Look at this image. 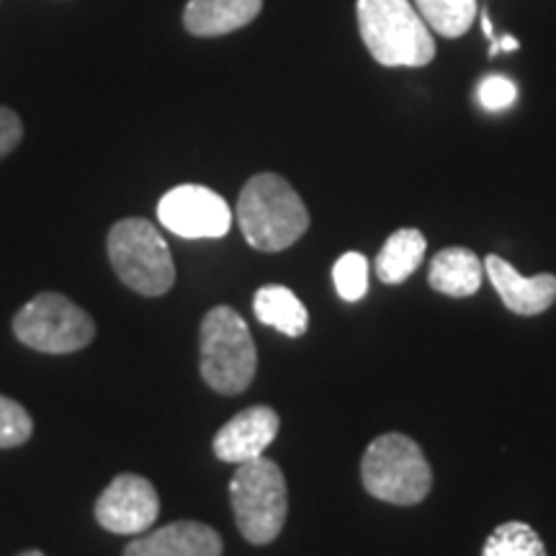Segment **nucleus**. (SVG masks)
<instances>
[{
    "label": "nucleus",
    "instance_id": "obj_16",
    "mask_svg": "<svg viewBox=\"0 0 556 556\" xmlns=\"http://www.w3.org/2000/svg\"><path fill=\"white\" fill-rule=\"evenodd\" d=\"M253 312L258 323L268 325L289 338L304 336L309 328V312L299 302L294 291L281 287V283H268L255 291Z\"/></svg>",
    "mask_w": 556,
    "mask_h": 556
},
{
    "label": "nucleus",
    "instance_id": "obj_9",
    "mask_svg": "<svg viewBox=\"0 0 556 556\" xmlns=\"http://www.w3.org/2000/svg\"><path fill=\"white\" fill-rule=\"evenodd\" d=\"M160 516V497L150 479L119 475L96 500V520L119 536H142Z\"/></svg>",
    "mask_w": 556,
    "mask_h": 556
},
{
    "label": "nucleus",
    "instance_id": "obj_23",
    "mask_svg": "<svg viewBox=\"0 0 556 556\" xmlns=\"http://www.w3.org/2000/svg\"><path fill=\"white\" fill-rule=\"evenodd\" d=\"M482 29L486 37H490V41H495V34H492V21H490V13L482 11Z\"/></svg>",
    "mask_w": 556,
    "mask_h": 556
},
{
    "label": "nucleus",
    "instance_id": "obj_2",
    "mask_svg": "<svg viewBox=\"0 0 556 556\" xmlns=\"http://www.w3.org/2000/svg\"><path fill=\"white\" fill-rule=\"evenodd\" d=\"M356 16L361 39L379 65L426 67L433 62V31L413 0H358Z\"/></svg>",
    "mask_w": 556,
    "mask_h": 556
},
{
    "label": "nucleus",
    "instance_id": "obj_8",
    "mask_svg": "<svg viewBox=\"0 0 556 556\" xmlns=\"http://www.w3.org/2000/svg\"><path fill=\"white\" fill-rule=\"evenodd\" d=\"M157 219L165 229L186 240L225 238L232 227V208L217 191L184 184L160 199Z\"/></svg>",
    "mask_w": 556,
    "mask_h": 556
},
{
    "label": "nucleus",
    "instance_id": "obj_15",
    "mask_svg": "<svg viewBox=\"0 0 556 556\" xmlns=\"http://www.w3.org/2000/svg\"><path fill=\"white\" fill-rule=\"evenodd\" d=\"M426 235L415 227L397 229L389 235V240L381 245L377 261H374V270H377L379 281L397 287L405 283L409 276L420 268L422 258H426Z\"/></svg>",
    "mask_w": 556,
    "mask_h": 556
},
{
    "label": "nucleus",
    "instance_id": "obj_22",
    "mask_svg": "<svg viewBox=\"0 0 556 556\" xmlns=\"http://www.w3.org/2000/svg\"><path fill=\"white\" fill-rule=\"evenodd\" d=\"M21 137H24V124H21L16 111L0 106V160L9 157L18 148Z\"/></svg>",
    "mask_w": 556,
    "mask_h": 556
},
{
    "label": "nucleus",
    "instance_id": "obj_13",
    "mask_svg": "<svg viewBox=\"0 0 556 556\" xmlns=\"http://www.w3.org/2000/svg\"><path fill=\"white\" fill-rule=\"evenodd\" d=\"M261 9L263 0H189L184 24L193 37H225L248 26Z\"/></svg>",
    "mask_w": 556,
    "mask_h": 556
},
{
    "label": "nucleus",
    "instance_id": "obj_4",
    "mask_svg": "<svg viewBox=\"0 0 556 556\" xmlns=\"http://www.w3.org/2000/svg\"><path fill=\"white\" fill-rule=\"evenodd\" d=\"M229 503L242 539L255 546L276 541L289 516V492L281 467L263 456L238 464L229 482Z\"/></svg>",
    "mask_w": 556,
    "mask_h": 556
},
{
    "label": "nucleus",
    "instance_id": "obj_3",
    "mask_svg": "<svg viewBox=\"0 0 556 556\" xmlns=\"http://www.w3.org/2000/svg\"><path fill=\"white\" fill-rule=\"evenodd\" d=\"M201 377L214 392L242 394L253 384L258 351L238 309L214 307L201 323Z\"/></svg>",
    "mask_w": 556,
    "mask_h": 556
},
{
    "label": "nucleus",
    "instance_id": "obj_11",
    "mask_svg": "<svg viewBox=\"0 0 556 556\" xmlns=\"http://www.w3.org/2000/svg\"><path fill=\"white\" fill-rule=\"evenodd\" d=\"M484 274L490 276L492 287H495L500 299H503L505 307L516 312V315H541V312H546L556 302L554 274H539L526 278L495 253L484 258Z\"/></svg>",
    "mask_w": 556,
    "mask_h": 556
},
{
    "label": "nucleus",
    "instance_id": "obj_1",
    "mask_svg": "<svg viewBox=\"0 0 556 556\" xmlns=\"http://www.w3.org/2000/svg\"><path fill=\"white\" fill-rule=\"evenodd\" d=\"M235 217L248 245L263 253H281L309 229V212L287 178L258 173L245 184Z\"/></svg>",
    "mask_w": 556,
    "mask_h": 556
},
{
    "label": "nucleus",
    "instance_id": "obj_24",
    "mask_svg": "<svg viewBox=\"0 0 556 556\" xmlns=\"http://www.w3.org/2000/svg\"><path fill=\"white\" fill-rule=\"evenodd\" d=\"M18 556H47V554H41L39 548H29V552H24V554H18Z\"/></svg>",
    "mask_w": 556,
    "mask_h": 556
},
{
    "label": "nucleus",
    "instance_id": "obj_21",
    "mask_svg": "<svg viewBox=\"0 0 556 556\" xmlns=\"http://www.w3.org/2000/svg\"><path fill=\"white\" fill-rule=\"evenodd\" d=\"M477 99L486 111H505L513 106L518 99V86L505 75H486V78L479 83Z\"/></svg>",
    "mask_w": 556,
    "mask_h": 556
},
{
    "label": "nucleus",
    "instance_id": "obj_7",
    "mask_svg": "<svg viewBox=\"0 0 556 556\" xmlns=\"http://www.w3.org/2000/svg\"><path fill=\"white\" fill-rule=\"evenodd\" d=\"M13 332L39 353H75L96 338V323L86 309L58 291H41L13 317Z\"/></svg>",
    "mask_w": 556,
    "mask_h": 556
},
{
    "label": "nucleus",
    "instance_id": "obj_18",
    "mask_svg": "<svg viewBox=\"0 0 556 556\" xmlns=\"http://www.w3.org/2000/svg\"><path fill=\"white\" fill-rule=\"evenodd\" d=\"M482 556H546V546L536 528L523 520H507L486 536Z\"/></svg>",
    "mask_w": 556,
    "mask_h": 556
},
{
    "label": "nucleus",
    "instance_id": "obj_6",
    "mask_svg": "<svg viewBox=\"0 0 556 556\" xmlns=\"http://www.w3.org/2000/svg\"><path fill=\"white\" fill-rule=\"evenodd\" d=\"M109 261L124 287L142 296H163L176 283V263L170 248L155 225L129 217L111 227Z\"/></svg>",
    "mask_w": 556,
    "mask_h": 556
},
{
    "label": "nucleus",
    "instance_id": "obj_10",
    "mask_svg": "<svg viewBox=\"0 0 556 556\" xmlns=\"http://www.w3.org/2000/svg\"><path fill=\"white\" fill-rule=\"evenodd\" d=\"M278 428V413L268 405H253L242 409L225 422L214 435L212 448L214 456L227 464H245L266 454V448L276 441Z\"/></svg>",
    "mask_w": 556,
    "mask_h": 556
},
{
    "label": "nucleus",
    "instance_id": "obj_17",
    "mask_svg": "<svg viewBox=\"0 0 556 556\" xmlns=\"http://www.w3.org/2000/svg\"><path fill=\"white\" fill-rule=\"evenodd\" d=\"M417 13L438 37H464L479 13L477 0H413Z\"/></svg>",
    "mask_w": 556,
    "mask_h": 556
},
{
    "label": "nucleus",
    "instance_id": "obj_19",
    "mask_svg": "<svg viewBox=\"0 0 556 556\" xmlns=\"http://www.w3.org/2000/svg\"><path fill=\"white\" fill-rule=\"evenodd\" d=\"M332 283H336V291L345 302L364 299L368 289V261L356 250L340 255L336 266H332Z\"/></svg>",
    "mask_w": 556,
    "mask_h": 556
},
{
    "label": "nucleus",
    "instance_id": "obj_14",
    "mask_svg": "<svg viewBox=\"0 0 556 556\" xmlns=\"http://www.w3.org/2000/svg\"><path fill=\"white\" fill-rule=\"evenodd\" d=\"M484 263L467 248H443L430 263L428 283L438 294L471 296L482 289Z\"/></svg>",
    "mask_w": 556,
    "mask_h": 556
},
{
    "label": "nucleus",
    "instance_id": "obj_20",
    "mask_svg": "<svg viewBox=\"0 0 556 556\" xmlns=\"http://www.w3.org/2000/svg\"><path fill=\"white\" fill-rule=\"evenodd\" d=\"M34 422L26 407L0 394V448L24 446L31 438Z\"/></svg>",
    "mask_w": 556,
    "mask_h": 556
},
{
    "label": "nucleus",
    "instance_id": "obj_5",
    "mask_svg": "<svg viewBox=\"0 0 556 556\" xmlns=\"http://www.w3.org/2000/svg\"><path fill=\"white\" fill-rule=\"evenodd\" d=\"M361 479L371 497L389 505H417L433 486V471L413 438L402 433L379 435L366 448Z\"/></svg>",
    "mask_w": 556,
    "mask_h": 556
},
{
    "label": "nucleus",
    "instance_id": "obj_12",
    "mask_svg": "<svg viewBox=\"0 0 556 556\" xmlns=\"http://www.w3.org/2000/svg\"><path fill=\"white\" fill-rule=\"evenodd\" d=\"M124 556H222V536L199 520H178L142 533L124 548Z\"/></svg>",
    "mask_w": 556,
    "mask_h": 556
}]
</instances>
